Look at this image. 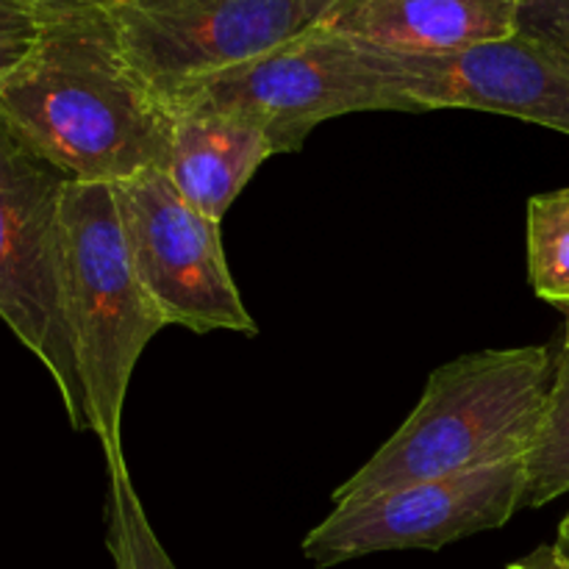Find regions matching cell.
<instances>
[{
	"instance_id": "9c48e42d",
	"label": "cell",
	"mask_w": 569,
	"mask_h": 569,
	"mask_svg": "<svg viewBox=\"0 0 569 569\" xmlns=\"http://www.w3.org/2000/svg\"><path fill=\"white\" fill-rule=\"evenodd\" d=\"M370 50L417 111H489L569 137V61L528 33L437 56Z\"/></svg>"
},
{
	"instance_id": "5b68a950",
	"label": "cell",
	"mask_w": 569,
	"mask_h": 569,
	"mask_svg": "<svg viewBox=\"0 0 569 569\" xmlns=\"http://www.w3.org/2000/svg\"><path fill=\"white\" fill-rule=\"evenodd\" d=\"M178 106H214L259 122L278 153H298L326 120L356 111H417L398 92L376 53L365 44L315 26L303 37L203 78L167 100Z\"/></svg>"
},
{
	"instance_id": "7c38bea8",
	"label": "cell",
	"mask_w": 569,
	"mask_h": 569,
	"mask_svg": "<svg viewBox=\"0 0 569 569\" xmlns=\"http://www.w3.org/2000/svg\"><path fill=\"white\" fill-rule=\"evenodd\" d=\"M528 281L533 292L565 317L569 350V189L533 194L526 222Z\"/></svg>"
},
{
	"instance_id": "ffe728a7",
	"label": "cell",
	"mask_w": 569,
	"mask_h": 569,
	"mask_svg": "<svg viewBox=\"0 0 569 569\" xmlns=\"http://www.w3.org/2000/svg\"><path fill=\"white\" fill-rule=\"evenodd\" d=\"M559 548H565L567 553H569V511H567V517L565 520H561V526H559Z\"/></svg>"
},
{
	"instance_id": "d6986e66",
	"label": "cell",
	"mask_w": 569,
	"mask_h": 569,
	"mask_svg": "<svg viewBox=\"0 0 569 569\" xmlns=\"http://www.w3.org/2000/svg\"><path fill=\"white\" fill-rule=\"evenodd\" d=\"M306 3H309L311 9L317 11V17H320V20H322V17H326L328 11H333L339 3H345V0H306ZM317 26H320V22H317Z\"/></svg>"
},
{
	"instance_id": "4fadbf2b",
	"label": "cell",
	"mask_w": 569,
	"mask_h": 569,
	"mask_svg": "<svg viewBox=\"0 0 569 569\" xmlns=\"http://www.w3.org/2000/svg\"><path fill=\"white\" fill-rule=\"evenodd\" d=\"M569 492V350L556 356L553 387L542 428L528 456V483L522 509H542Z\"/></svg>"
},
{
	"instance_id": "ac0fdd59",
	"label": "cell",
	"mask_w": 569,
	"mask_h": 569,
	"mask_svg": "<svg viewBox=\"0 0 569 569\" xmlns=\"http://www.w3.org/2000/svg\"><path fill=\"white\" fill-rule=\"evenodd\" d=\"M506 569H569V553L559 545H542L533 553L511 561Z\"/></svg>"
},
{
	"instance_id": "5bb4252c",
	"label": "cell",
	"mask_w": 569,
	"mask_h": 569,
	"mask_svg": "<svg viewBox=\"0 0 569 569\" xmlns=\"http://www.w3.org/2000/svg\"><path fill=\"white\" fill-rule=\"evenodd\" d=\"M106 548L114 569H178L156 537L142 500L133 489L128 465L109 470Z\"/></svg>"
},
{
	"instance_id": "8fae6325",
	"label": "cell",
	"mask_w": 569,
	"mask_h": 569,
	"mask_svg": "<svg viewBox=\"0 0 569 569\" xmlns=\"http://www.w3.org/2000/svg\"><path fill=\"white\" fill-rule=\"evenodd\" d=\"M170 114L167 178L194 209L222 222L259 167L276 156V148L264 128L239 111L178 106Z\"/></svg>"
},
{
	"instance_id": "8992f818",
	"label": "cell",
	"mask_w": 569,
	"mask_h": 569,
	"mask_svg": "<svg viewBox=\"0 0 569 569\" xmlns=\"http://www.w3.org/2000/svg\"><path fill=\"white\" fill-rule=\"evenodd\" d=\"M111 189L133 270L167 326L256 337L253 317L228 270L220 222L194 209L164 170H148Z\"/></svg>"
},
{
	"instance_id": "ba28073f",
	"label": "cell",
	"mask_w": 569,
	"mask_h": 569,
	"mask_svg": "<svg viewBox=\"0 0 569 569\" xmlns=\"http://www.w3.org/2000/svg\"><path fill=\"white\" fill-rule=\"evenodd\" d=\"M528 459L406 483L339 506L303 539L315 567H337L389 550H442L459 539L503 528L522 509Z\"/></svg>"
},
{
	"instance_id": "6da1fadb",
	"label": "cell",
	"mask_w": 569,
	"mask_h": 569,
	"mask_svg": "<svg viewBox=\"0 0 569 569\" xmlns=\"http://www.w3.org/2000/svg\"><path fill=\"white\" fill-rule=\"evenodd\" d=\"M0 120L76 183L114 187L170 159L172 114L128 61L111 11L42 17L0 81Z\"/></svg>"
},
{
	"instance_id": "e0dca14e",
	"label": "cell",
	"mask_w": 569,
	"mask_h": 569,
	"mask_svg": "<svg viewBox=\"0 0 569 569\" xmlns=\"http://www.w3.org/2000/svg\"><path fill=\"white\" fill-rule=\"evenodd\" d=\"M28 9L39 11L42 17L50 14H78V11H114L128 0H17Z\"/></svg>"
},
{
	"instance_id": "277c9868",
	"label": "cell",
	"mask_w": 569,
	"mask_h": 569,
	"mask_svg": "<svg viewBox=\"0 0 569 569\" xmlns=\"http://www.w3.org/2000/svg\"><path fill=\"white\" fill-rule=\"evenodd\" d=\"M70 178L0 120V320L42 361L76 431L83 392L64 311L61 200Z\"/></svg>"
},
{
	"instance_id": "7a4b0ae2",
	"label": "cell",
	"mask_w": 569,
	"mask_h": 569,
	"mask_svg": "<svg viewBox=\"0 0 569 569\" xmlns=\"http://www.w3.org/2000/svg\"><path fill=\"white\" fill-rule=\"evenodd\" d=\"M542 345L478 350L431 372L403 426L333 492V509L372 495L528 459L553 387Z\"/></svg>"
},
{
	"instance_id": "3957f363",
	"label": "cell",
	"mask_w": 569,
	"mask_h": 569,
	"mask_svg": "<svg viewBox=\"0 0 569 569\" xmlns=\"http://www.w3.org/2000/svg\"><path fill=\"white\" fill-rule=\"evenodd\" d=\"M61 261L87 431L100 439L106 470H111L126 465L122 409L131 376L144 348L167 322L133 270L109 183H67L61 200Z\"/></svg>"
},
{
	"instance_id": "2e32d148",
	"label": "cell",
	"mask_w": 569,
	"mask_h": 569,
	"mask_svg": "<svg viewBox=\"0 0 569 569\" xmlns=\"http://www.w3.org/2000/svg\"><path fill=\"white\" fill-rule=\"evenodd\" d=\"M517 31L539 39L569 61V0H522Z\"/></svg>"
},
{
	"instance_id": "30bf717a",
	"label": "cell",
	"mask_w": 569,
	"mask_h": 569,
	"mask_svg": "<svg viewBox=\"0 0 569 569\" xmlns=\"http://www.w3.org/2000/svg\"><path fill=\"white\" fill-rule=\"evenodd\" d=\"M522 0H345L320 28L387 53L437 56L517 33Z\"/></svg>"
},
{
	"instance_id": "52a82bcc",
	"label": "cell",
	"mask_w": 569,
	"mask_h": 569,
	"mask_svg": "<svg viewBox=\"0 0 569 569\" xmlns=\"http://www.w3.org/2000/svg\"><path fill=\"white\" fill-rule=\"evenodd\" d=\"M133 70L167 100L320 22L306 0H128L111 11Z\"/></svg>"
},
{
	"instance_id": "9a60e30c",
	"label": "cell",
	"mask_w": 569,
	"mask_h": 569,
	"mask_svg": "<svg viewBox=\"0 0 569 569\" xmlns=\"http://www.w3.org/2000/svg\"><path fill=\"white\" fill-rule=\"evenodd\" d=\"M42 31V14L17 0H0V81L20 64Z\"/></svg>"
}]
</instances>
